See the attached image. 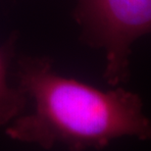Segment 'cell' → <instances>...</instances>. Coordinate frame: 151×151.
<instances>
[{
    "mask_svg": "<svg viewBox=\"0 0 151 151\" xmlns=\"http://www.w3.org/2000/svg\"><path fill=\"white\" fill-rule=\"evenodd\" d=\"M11 53L12 45L0 48V126L21 116L28 104L25 93L18 86H13L8 81Z\"/></svg>",
    "mask_w": 151,
    "mask_h": 151,
    "instance_id": "3",
    "label": "cell"
},
{
    "mask_svg": "<svg viewBox=\"0 0 151 151\" xmlns=\"http://www.w3.org/2000/svg\"><path fill=\"white\" fill-rule=\"evenodd\" d=\"M73 16L81 40L103 50L105 81L126 83L132 44L151 34V0H76Z\"/></svg>",
    "mask_w": 151,
    "mask_h": 151,
    "instance_id": "2",
    "label": "cell"
},
{
    "mask_svg": "<svg viewBox=\"0 0 151 151\" xmlns=\"http://www.w3.org/2000/svg\"><path fill=\"white\" fill-rule=\"evenodd\" d=\"M17 86L32 103V111L12 121V139L49 149H101L125 137L151 141V120L134 92L102 90L60 75L45 57L18 62Z\"/></svg>",
    "mask_w": 151,
    "mask_h": 151,
    "instance_id": "1",
    "label": "cell"
}]
</instances>
